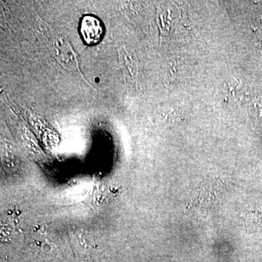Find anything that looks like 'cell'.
<instances>
[{"label": "cell", "mask_w": 262, "mask_h": 262, "mask_svg": "<svg viewBox=\"0 0 262 262\" xmlns=\"http://www.w3.org/2000/svg\"><path fill=\"white\" fill-rule=\"evenodd\" d=\"M121 57L127 75L131 78H136L139 73V65L135 53L124 48L121 50Z\"/></svg>", "instance_id": "3"}, {"label": "cell", "mask_w": 262, "mask_h": 262, "mask_svg": "<svg viewBox=\"0 0 262 262\" xmlns=\"http://www.w3.org/2000/svg\"><path fill=\"white\" fill-rule=\"evenodd\" d=\"M51 51L57 61L66 69L73 70L76 67V58L72 48L64 37L56 38L52 43Z\"/></svg>", "instance_id": "1"}, {"label": "cell", "mask_w": 262, "mask_h": 262, "mask_svg": "<svg viewBox=\"0 0 262 262\" xmlns=\"http://www.w3.org/2000/svg\"><path fill=\"white\" fill-rule=\"evenodd\" d=\"M80 33L84 42L88 45L97 44L103 34L102 24L93 15H86L82 19Z\"/></svg>", "instance_id": "2"}]
</instances>
